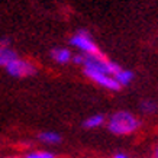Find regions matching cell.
I'll list each match as a JSON object with an SVG mask.
<instances>
[{"mask_svg":"<svg viewBox=\"0 0 158 158\" xmlns=\"http://www.w3.org/2000/svg\"><path fill=\"white\" fill-rule=\"evenodd\" d=\"M107 128L115 135H129L139 128V120L129 112H116L110 116Z\"/></svg>","mask_w":158,"mask_h":158,"instance_id":"6da1fadb","label":"cell"},{"mask_svg":"<svg viewBox=\"0 0 158 158\" xmlns=\"http://www.w3.org/2000/svg\"><path fill=\"white\" fill-rule=\"evenodd\" d=\"M6 71L9 73L12 77H18V78H23V77L34 76L36 73V67L28 60H22V58H13L5 65Z\"/></svg>","mask_w":158,"mask_h":158,"instance_id":"7a4b0ae2","label":"cell"},{"mask_svg":"<svg viewBox=\"0 0 158 158\" xmlns=\"http://www.w3.org/2000/svg\"><path fill=\"white\" fill-rule=\"evenodd\" d=\"M70 44L73 47H76L77 49H80L83 54H87V55H96V54H100L97 45L94 44V41L91 39V36L87 34L86 31H78L77 34H74L70 39Z\"/></svg>","mask_w":158,"mask_h":158,"instance_id":"3957f363","label":"cell"},{"mask_svg":"<svg viewBox=\"0 0 158 158\" xmlns=\"http://www.w3.org/2000/svg\"><path fill=\"white\" fill-rule=\"evenodd\" d=\"M84 74H86L91 81L97 83L99 86L102 87H106L109 90H113V91H118L120 90V84L115 80V77L109 76V74H103V73H99V71H93V70H84Z\"/></svg>","mask_w":158,"mask_h":158,"instance_id":"277c9868","label":"cell"},{"mask_svg":"<svg viewBox=\"0 0 158 158\" xmlns=\"http://www.w3.org/2000/svg\"><path fill=\"white\" fill-rule=\"evenodd\" d=\"M51 57L55 62L58 64H67V62L71 61L73 54L70 52V49L67 48H54L51 51Z\"/></svg>","mask_w":158,"mask_h":158,"instance_id":"5b68a950","label":"cell"},{"mask_svg":"<svg viewBox=\"0 0 158 158\" xmlns=\"http://www.w3.org/2000/svg\"><path fill=\"white\" fill-rule=\"evenodd\" d=\"M115 80L119 83L120 86H128V84L134 80V73L129 71V70H123V68H120L119 71L116 73Z\"/></svg>","mask_w":158,"mask_h":158,"instance_id":"8992f818","label":"cell"},{"mask_svg":"<svg viewBox=\"0 0 158 158\" xmlns=\"http://www.w3.org/2000/svg\"><path fill=\"white\" fill-rule=\"evenodd\" d=\"M16 57H18L16 52L13 49H10L9 47H0V67H5L7 62Z\"/></svg>","mask_w":158,"mask_h":158,"instance_id":"52a82bcc","label":"cell"},{"mask_svg":"<svg viewBox=\"0 0 158 158\" xmlns=\"http://www.w3.org/2000/svg\"><path fill=\"white\" fill-rule=\"evenodd\" d=\"M39 139L42 142H45V144H51V145L61 142V136L57 132H42V134H39Z\"/></svg>","mask_w":158,"mask_h":158,"instance_id":"ba28073f","label":"cell"},{"mask_svg":"<svg viewBox=\"0 0 158 158\" xmlns=\"http://www.w3.org/2000/svg\"><path fill=\"white\" fill-rule=\"evenodd\" d=\"M105 123V116L103 115H93L84 122L86 128H99Z\"/></svg>","mask_w":158,"mask_h":158,"instance_id":"9c48e42d","label":"cell"},{"mask_svg":"<svg viewBox=\"0 0 158 158\" xmlns=\"http://www.w3.org/2000/svg\"><path fill=\"white\" fill-rule=\"evenodd\" d=\"M23 158H57L49 151H34V152L26 154Z\"/></svg>","mask_w":158,"mask_h":158,"instance_id":"30bf717a","label":"cell"},{"mask_svg":"<svg viewBox=\"0 0 158 158\" xmlns=\"http://www.w3.org/2000/svg\"><path fill=\"white\" fill-rule=\"evenodd\" d=\"M141 109L144 110L145 113H154L155 109H157V106L154 102H144L142 105H141Z\"/></svg>","mask_w":158,"mask_h":158,"instance_id":"8fae6325","label":"cell"},{"mask_svg":"<svg viewBox=\"0 0 158 158\" xmlns=\"http://www.w3.org/2000/svg\"><path fill=\"white\" fill-rule=\"evenodd\" d=\"M113 158H128V157H126L125 154H116V155H115Z\"/></svg>","mask_w":158,"mask_h":158,"instance_id":"7c38bea8","label":"cell"},{"mask_svg":"<svg viewBox=\"0 0 158 158\" xmlns=\"http://www.w3.org/2000/svg\"><path fill=\"white\" fill-rule=\"evenodd\" d=\"M5 158H22V157H18V155H12V157H5Z\"/></svg>","mask_w":158,"mask_h":158,"instance_id":"4fadbf2b","label":"cell"},{"mask_svg":"<svg viewBox=\"0 0 158 158\" xmlns=\"http://www.w3.org/2000/svg\"><path fill=\"white\" fill-rule=\"evenodd\" d=\"M157 158H158V154H157Z\"/></svg>","mask_w":158,"mask_h":158,"instance_id":"5bb4252c","label":"cell"},{"mask_svg":"<svg viewBox=\"0 0 158 158\" xmlns=\"http://www.w3.org/2000/svg\"><path fill=\"white\" fill-rule=\"evenodd\" d=\"M157 154H158V152H157Z\"/></svg>","mask_w":158,"mask_h":158,"instance_id":"9a60e30c","label":"cell"}]
</instances>
